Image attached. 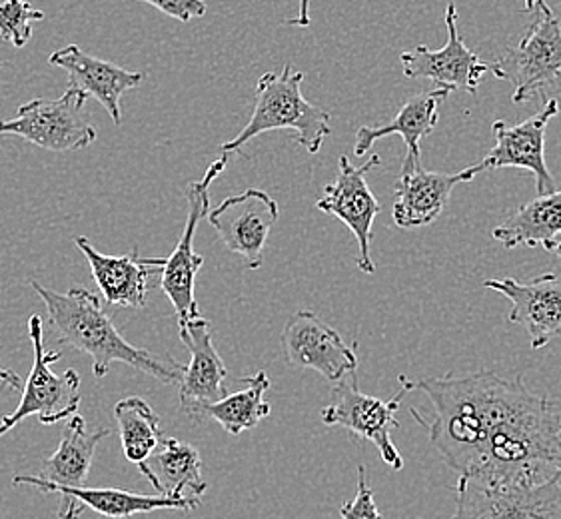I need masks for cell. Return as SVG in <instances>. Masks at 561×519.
I'll use <instances>...</instances> for the list:
<instances>
[{"mask_svg":"<svg viewBox=\"0 0 561 519\" xmlns=\"http://www.w3.org/2000/svg\"><path fill=\"white\" fill-rule=\"evenodd\" d=\"M28 338L33 344L34 360L28 380L23 388V400L11 416L0 422V438L19 426L24 418L36 416L43 426H53L77 416L80 406V376L77 370H67L62 376L53 372L62 354L45 348V324L43 318H28Z\"/></svg>","mask_w":561,"mask_h":519,"instance_id":"obj_4","label":"cell"},{"mask_svg":"<svg viewBox=\"0 0 561 519\" xmlns=\"http://www.w3.org/2000/svg\"><path fill=\"white\" fill-rule=\"evenodd\" d=\"M310 2L312 0H298V16H294L288 21V24H293V26H300V28H306V26H310L312 24V16H310Z\"/></svg>","mask_w":561,"mask_h":519,"instance_id":"obj_30","label":"cell"},{"mask_svg":"<svg viewBox=\"0 0 561 519\" xmlns=\"http://www.w3.org/2000/svg\"><path fill=\"white\" fill-rule=\"evenodd\" d=\"M492 234L507 250L541 246L556 252L561 246V191L524 204Z\"/></svg>","mask_w":561,"mask_h":519,"instance_id":"obj_24","label":"cell"},{"mask_svg":"<svg viewBox=\"0 0 561 519\" xmlns=\"http://www.w3.org/2000/svg\"><path fill=\"white\" fill-rule=\"evenodd\" d=\"M179 327L180 339L191 351V361L186 364L179 384L180 406L191 418L201 419L204 407L213 406L228 395V370L214 348L213 324L206 318H192L191 322Z\"/></svg>","mask_w":561,"mask_h":519,"instance_id":"obj_16","label":"cell"},{"mask_svg":"<svg viewBox=\"0 0 561 519\" xmlns=\"http://www.w3.org/2000/svg\"><path fill=\"white\" fill-rule=\"evenodd\" d=\"M45 19V12L34 9L28 0H0V43L23 48L33 34V24Z\"/></svg>","mask_w":561,"mask_h":519,"instance_id":"obj_27","label":"cell"},{"mask_svg":"<svg viewBox=\"0 0 561 519\" xmlns=\"http://www.w3.org/2000/svg\"><path fill=\"white\" fill-rule=\"evenodd\" d=\"M87 94L68 89L60 99L26 102L11 120H0V136H19L50 152L89 148L99 135L84 114Z\"/></svg>","mask_w":561,"mask_h":519,"instance_id":"obj_6","label":"cell"},{"mask_svg":"<svg viewBox=\"0 0 561 519\" xmlns=\"http://www.w3.org/2000/svg\"><path fill=\"white\" fill-rule=\"evenodd\" d=\"M558 113L560 102L546 99L543 108L522 125L510 126L504 120H495L492 125L495 147L480 162L482 169H526L534 174L539 196L556 193V178L546 164V130Z\"/></svg>","mask_w":561,"mask_h":519,"instance_id":"obj_15","label":"cell"},{"mask_svg":"<svg viewBox=\"0 0 561 519\" xmlns=\"http://www.w3.org/2000/svg\"><path fill=\"white\" fill-rule=\"evenodd\" d=\"M48 60L53 67L62 68L67 72L68 89L82 92L101 102L116 126L123 123L121 99L147 79L145 72L126 70L113 62L90 57L79 45L65 46L53 53Z\"/></svg>","mask_w":561,"mask_h":519,"instance_id":"obj_19","label":"cell"},{"mask_svg":"<svg viewBox=\"0 0 561 519\" xmlns=\"http://www.w3.org/2000/svg\"><path fill=\"white\" fill-rule=\"evenodd\" d=\"M75 244L89 260L92 278L104 302L121 308L142 310L148 304L152 276H162L167 258H140L138 249L124 256H106L92 246L89 238H75Z\"/></svg>","mask_w":561,"mask_h":519,"instance_id":"obj_18","label":"cell"},{"mask_svg":"<svg viewBox=\"0 0 561 519\" xmlns=\"http://www.w3.org/2000/svg\"><path fill=\"white\" fill-rule=\"evenodd\" d=\"M480 172H483L482 164L463 169L458 174L424 169L402 172L393 184V224L404 230L432 224L444 212L454 188L473 181Z\"/></svg>","mask_w":561,"mask_h":519,"instance_id":"obj_20","label":"cell"},{"mask_svg":"<svg viewBox=\"0 0 561 519\" xmlns=\"http://www.w3.org/2000/svg\"><path fill=\"white\" fill-rule=\"evenodd\" d=\"M31 286L45 302L48 322L58 342L89 354L92 373L96 378H104L113 364L121 361L133 366L138 372L157 378L162 384H180L186 366L128 344V339H124L118 327L114 326L113 318L106 314L96 293L84 288H70L65 293L55 292L36 280Z\"/></svg>","mask_w":561,"mask_h":519,"instance_id":"obj_2","label":"cell"},{"mask_svg":"<svg viewBox=\"0 0 561 519\" xmlns=\"http://www.w3.org/2000/svg\"><path fill=\"white\" fill-rule=\"evenodd\" d=\"M340 518L342 519H383L380 509L376 506L374 489L368 482V472L366 465H358V489L352 501H346L340 508Z\"/></svg>","mask_w":561,"mask_h":519,"instance_id":"obj_28","label":"cell"},{"mask_svg":"<svg viewBox=\"0 0 561 519\" xmlns=\"http://www.w3.org/2000/svg\"><path fill=\"white\" fill-rule=\"evenodd\" d=\"M449 519H561V477L538 486H485L460 475Z\"/></svg>","mask_w":561,"mask_h":519,"instance_id":"obj_9","label":"cell"},{"mask_svg":"<svg viewBox=\"0 0 561 519\" xmlns=\"http://www.w3.org/2000/svg\"><path fill=\"white\" fill-rule=\"evenodd\" d=\"M531 14L534 21L519 45L510 48L492 65L495 79L514 86V104H524L536 92L561 82V23L548 2L538 4Z\"/></svg>","mask_w":561,"mask_h":519,"instance_id":"obj_5","label":"cell"},{"mask_svg":"<svg viewBox=\"0 0 561 519\" xmlns=\"http://www.w3.org/2000/svg\"><path fill=\"white\" fill-rule=\"evenodd\" d=\"M138 470L157 489L158 496L203 499L208 489L201 452L176 438L160 441L157 452L138 465Z\"/></svg>","mask_w":561,"mask_h":519,"instance_id":"obj_22","label":"cell"},{"mask_svg":"<svg viewBox=\"0 0 561 519\" xmlns=\"http://www.w3.org/2000/svg\"><path fill=\"white\" fill-rule=\"evenodd\" d=\"M446 99H448V91L434 89V91L422 92L405 102L404 106L400 108V113L393 116L390 125L362 126L356 132L354 154L364 157L366 152H370L374 142L388 138V136L398 135L402 136L405 148H408L402 172L422 169L420 140L436 130L439 104Z\"/></svg>","mask_w":561,"mask_h":519,"instance_id":"obj_21","label":"cell"},{"mask_svg":"<svg viewBox=\"0 0 561 519\" xmlns=\"http://www.w3.org/2000/svg\"><path fill=\"white\" fill-rule=\"evenodd\" d=\"M556 254H558V256H560V258H561V246H560V249L556 250Z\"/></svg>","mask_w":561,"mask_h":519,"instance_id":"obj_33","label":"cell"},{"mask_svg":"<svg viewBox=\"0 0 561 519\" xmlns=\"http://www.w3.org/2000/svg\"><path fill=\"white\" fill-rule=\"evenodd\" d=\"M242 382L247 385L244 390H238L213 406L204 407L201 418H213L230 436H240L242 431L254 429L262 419L268 418L272 406L264 400L270 390L268 373L260 370Z\"/></svg>","mask_w":561,"mask_h":519,"instance_id":"obj_25","label":"cell"},{"mask_svg":"<svg viewBox=\"0 0 561 519\" xmlns=\"http://www.w3.org/2000/svg\"><path fill=\"white\" fill-rule=\"evenodd\" d=\"M0 384L9 385L12 390H23L24 388L21 376L4 366H0Z\"/></svg>","mask_w":561,"mask_h":519,"instance_id":"obj_31","label":"cell"},{"mask_svg":"<svg viewBox=\"0 0 561 519\" xmlns=\"http://www.w3.org/2000/svg\"><path fill=\"white\" fill-rule=\"evenodd\" d=\"M12 486H31L43 494H58L62 497L58 519H79L80 514L89 508L102 518L128 519L138 514H150L158 509H180L192 511L201 506L196 497L147 496L124 489H102V487H58L43 482L38 475H16Z\"/></svg>","mask_w":561,"mask_h":519,"instance_id":"obj_14","label":"cell"},{"mask_svg":"<svg viewBox=\"0 0 561 519\" xmlns=\"http://www.w3.org/2000/svg\"><path fill=\"white\" fill-rule=\"evenodd\" d=\"M405 392L430 397L434 416L410 414L426 429L442 462L485 486H538L561 477V412L524 378L490 370L410 380Z\"/></svg>","mask_w":561,"mask_h":519,"instance_id":"obj_1","label":"cell"},{"mask_svg":"<svg viewBox=\"0 0 561 519\" xmlns=\"http://www.w3.org/2000/svg\"><path fill=\"white\" fill-rule=\"evenodd\" d=\"M302 82L304 72L293 70L290 65L282 68V72L262 74L256 84L254 113L248 125L220 147L226 157L270 130H293L300 147L310 154H318L325 138L332 135L330 113L304 99Z\"/></svg>","mask_w":561,"mask_h":519,"instance_id":"obj_3","label":"cell"},{"mask_svg":"<svg viewBox=\"0 0 561 519\" xmlns=\"http://www.w3.org/2000/svg\"><path fill=\"white\" fill-rule=\"evenodd\" d=\"M278 218L280 208L270 194L248 188L210 210L208 222L226 249L242 256L250 270H259L270 232Z\"/></svg>","mask_w":561,"mask_h":519,"instance_id":"obj_12","label":"cell"},{"mask_svg":"<svg viewBox=\"0 0 561 519\" xmlns=\"http://www.w3.org/2000/svg\"><path fill=\"white\" fill-rule=\"evenodd\" d=\"M282 351L296 370H312L332 384L356 373L358 354L336 330L310 310L296 312L282 330Z\"/></svg>","mask_w":561,"mask_h":519,"instance_id":"obj_10","label":"cell"},{"mask_svg":"<svg viewBox=\"0 0 561 519\" xmlns=\"http://www.w3.org/2000/svg\"><path fill=\"white\" fill-rule=\"evenodd\" d=\"M448 41L444 48L430 50L426 45H417L402 53V68L408 79H426L439 91H463L476 94L478 86L492 65H485L480 57L463 45L458 33V9L449 2L446 9Z\"/></svg>","mask_w":561,"mask_h":519,"instance_id":"obj_13","label":"cell"},{"mask_svg":"<svg viewBox=\"0 0 561 519\" xmlns=\"http://www.w3.org/2000/svg\"><path fill=\"white\" fill-rule=\"evenodd\" d=\"M108 429H87V419L82 416H72L68 419L67 428L62 431V440L57 452L46 458L38 477L58 487H87L90 468L94 460V452L106 436Z\"/></svg>","mask_w":561,"mask_h":519,"instance_id":"obj_23","label":"cell"},{"mask_svg":"<svg viewBox=\"0 0 561 519\" xmlns=\"http://www.w3.org/2000/svg\"><path fill=\"white\" fill-rule=\"evenodd\" d=\"M138 2H147L182 24L191 23L192 19H203L208 11L204 0H138Z\"/></svg>","mask_w":561,"mask_h":519,"instance_id":"obj_29","label":"cell"},{"mask_svg":"<svg viewBox=\"0 0 561 519\" xmlns=\"http://www.w3.org/2000/svg\"><path fill=\"white\" fill-rule=\"evenodd\" d=\"M113 416L121 434L124 458L136 465H142L157 452L162 441V428L157 412L147 400L128 395L114 406Z\"/></svg>","mask_w":561,"mask_h":519,"instance_id":"obj_26","label":"cell"},{"mask_svg":"<svg viewBox=\"0 0 561 519\" xmlns=\"http://www.w3.org/2000/svg\"><path fill=\"white\" fill-rule=\"evenodd\" d=\"M541 2H546V0H526V9H524V11L534 12L538 9V4H541Z\"/></svg>","mask_w":561,"mask_h":519,"instance_id":"obj_32","label":"cell"},{"mask_svg":"<svg viewBox=\"0 0 561 519\" xmlns=\"http://www.w3.org/2000/svg\"><path fill=\"white\" fill-rule=\"evenodd\" d=\"M228 157L214 160L208 170L204 172L203 181L191 182L186 188L188 200V216L182 230L179 244L167 258L160 276V290L169 298L170 304L179 316V326L191 322L192 318L201 316V308L196 304V276L204 266V256L196 254L194 238L198 224L210 215V186L213 182L225 172Z\"/></svg>","mask_w":561,"mask_h":519,"instance_id":"obj_7","label":"cell"},{"mask_svg":"<svg viewBox=\"0 0 561 519\" xmlns=\"http://www.w3.org/2000/svg\"><path fill=\"white\" fill-rule=\"evenodd\" d=\"M485 288L502 293L512 302L510 322L528 332L531 350H541L561 336V280L546 272L529 282L516 278L485 280Z\"/></svg>","mask_w":561,"mask_h":519,"instance_id":"obj_17","label":"cell"},{"mask_svg":"<svg viewBox=\"0 0 561 519\" xmlns=\"http://www.w3.org/2000/svg\"><path fill=\"white\" fill-rule=\"evenodd\" d=\"M0 68H2V62H0Z\"/></svg>","mask_w":561,"mask_h":519,"instance_id":"obj_34","label":"cell"},{"mask_svg":"<svg viewBox=\"0 0 561 519\" xmlns=\"http://www.w3.org/2000/svg\"><path fill=\"white\" fill-rule=\"evenodd\" d=\"M382 164V159L374 154L362 166H354L348 157L337 160L336 181L325 184L322 198L316 203V208L325 215L336 216L340 222L350 228V232L358 242L359 270L374 274L376 264L371 260V227L376 216L380 215V204L370 191L366 181L368 172Z\"/></svg>","mask_w":561,"mask_h":519,"instance_id":"obj_11","label":"cell"},{"mask_svg":"<svg viewBox=\"0 0 561 519\" xmlns=\"http://www.w3.org/2000/svg\"><path fill=\"white\" fill-rule=\"evenodd\" d=\"M408 394L404 388L396 397L383 402L380 397L364 394L359 390L358 376L352 373L344 382L334 388V397L322 410V422L328 428H344L370 441L382 455L383 463L400 472L404 468V458L393 446L392 429L398 428L396 412L402 407V400Z\"/></svg>","mask_w":561,"mask_h":519,"instance_id":"obj_8","label":"cell"}]
</instances>
